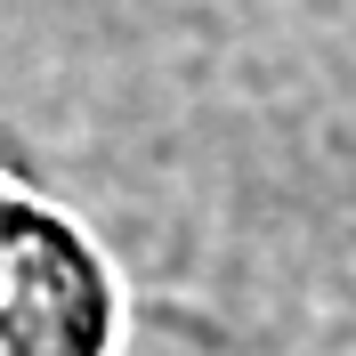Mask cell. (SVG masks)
<instances>
[{"instance_id":"1","label":"cell","mask_w":356,"mask_h":356,"mask_svg":"<svg viewBox=\"0 0 356 356\" xmlns=\"http://www.w3.org/2000/svg\"><path fill=\"white\" fill-rule=\"evenodd\" d=\"M122 332L113 251L0 154V356H122Z\"/></svg>"}]
</instances>
